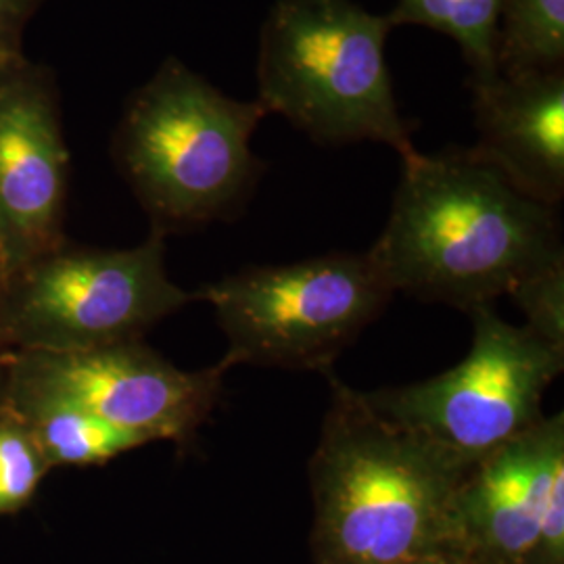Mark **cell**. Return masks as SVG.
Returning <instances> with one entry per match:
<instances>
[{"mask_svg": "<svg viewBox=\"0 0 564 564\" xmlns=\"http://www.w3.org/2000/svg\"><path fill=\"white\" fill-rule=\"evenodd\" d=\"M368 256L393 293L470 312L564 263L563 232L554 207L470 149L414 151Z\"/></svg>", "mask_w": 564, "mask_h": 564, "instance_id": "1", "label": "cell"}, {"mask_svg": "<svg viewBox=\"0 0 564 564\" xmlns=\"http://www.w3.org/2000/svg\"><path fill=\"white\" fill-rule=\"evenodd\" d=\"M330 403L307 464L316 564H398L454 547V502L475 463L381 416L328 372Z\"/></svg>", "mask_w": 564, "mask_h": 564, "instance_id": "2", "label": "cell"}, {"mask_svg": "<svg viewBox=\"0 0 564 564\" xmlns=\"http://www.w3.org/2000/svg\"><path fill=\"white\" fill-rule=\"evenodd\" d=\"M268 113L170 57L123 105L111 155L147 212L170 235L237 216L265 163L253 134Z\"/></svg>", "mask_w": 564, "mask_h": 564, "instance_id": "3", "label": "cell"}, {"mask_svg": "<svg viewBox=\"0 0 564 564\" xmlns=\"http://www.w3.org/2000/svg\"><path fill=\"white\" fill-rule=\"evenodd\" d=\"M393 23L354 0H276L258 48V99L323 147L416 151L384 57Z\"/></svg>", "mask_w": 564, "mask_h": 564, "instance_id": "4", "label": "cell"}, {"mask_svg": "<svg viewBox=\"0 0 564 564\" xmlns=\"http://www.w3.org/2000/svg\"><path fill=\"white\" fill-rule=\"evenodd\" d=\"M228 339L226 360L328 375L395 295L366 253L251 265L195 291Z\"/></svg>", "mask_w": 564, "mask_h": 564, "instance_id": "5", "label": "cell"}, {"mask_svg": "<svg viewBox=\"0 0 564 564\" xmlns=\"http://www.w3.org/2000/svg\"><path fill=\"white\" fill-rule=\"evenodd\" d=\"M163 235L132 249L67 241L0 284V337L13 351H84L142 335L197 302L167 279Z\"/></svg>", "mask_w": 564, "mask_h": 564, "instance_id": "6", "label": "cell"}, {"mask_svg": "<svg viewBox=\"0 0 564 564\" xmlns=\"http://www.w3.org/2000/svg\"><path fill=\"white\" fill-rule=\"evenodd\" d=\"M466 314L473 341L463 362L426 381L362 393L384 419L477 463L544 419L564 349L524 324L506 323L494 303Z\"/></svg>", "mask_w": 564, "mask_h": 564, "instance_id": "7", "label": "cell"}, {"mask_svg": "<svg viewBox=\"0 0 564 564\" xmlns=\"http://www.w3.org/2000/svg\"><path fill=\"white\" fill-rule=\"evenodd\" d=\"M226 358L182 370L139 341L84 351H13L11 381L76 403L144 444H191L220 402Z\"/></svg>", "mask_w": 564, "mask_h": 564, "instance_id": "8", "label": "cell"}, {"mask_svg": "<svg viewBox=\"0 0 564 564\" xmlns=\"http://www.w3.org/2000/svg\"><path fill=\"white\" fill-rule=\"evenodd\" d=\"M452 545L475 564H564V414L470 466Z\"/></svg>", "mask_w": 564, "mask_h": 564, "instance_id": "9", "label": "cell"}, {"mask_svg": "<svg viewBox=\"0 0 564 564\" xmlns=\"http://www.w3.org/2000/svg\"><path fill=\"white\" fill-rule=\"evenodd\" d=\"M67 191L55 74L11 61L0 67V284L67 242Z\"/></svg>", "mask_w": 564, "mask_h": 564, "instance_id": "10", "label": "cell"}, {"mask_svg": "<svg viewBox=\"0 0 564 564\" xmlns=\"http://www.w3.org/2000/svg\"><path fill=\"white\" fill-rule=\"evenodd\" d=\"M479 134L470 151L529 199H564V69L468 82Z\"/></svg>", "mask_w": 564, "mask_h": 564, "instance_id": "11", "label": "cell"}, {"mask_svg": "<svg viewBox=\"0 0 564 564\" xmlns=\"http://www.w3.org/2000/svg\"><path fill=\"white\" fill-rule=\"evenodd\" d=\"M7 408L28 429L51 468L105 464L147 445L141 437L105 423L76 403L13 383L11 377Z\"/></svg>", "mask_w": 564, "mask_h": 564, "instance_id": "12", "label": "cell"}, {"mask_svg": "<svg viewBox=\"0 0 564 564\" xmlns=\"http://www.w3.org/2000/svg\"><path fill=\"white\" fill-rule=\"evenodd\" d=\"M505 0H395L393 28L423 25L449 36L463 51L468 82L498 76L496 42Z\"/></svg>", "mask_w": 564, "mask_h": 564, "instance_id": "13", "label": "cell"}, {"mask_svg": "<svg viewBox=\"0 0 564 564\" xmlns=\"http://www.w3.org/2000/svg\"><path fill=\"white\" fill-rule=\"evenodd\" d=\"M496 67L505 78L564 69V0H505Z\"/></svg>", "mask_w": 564, "mask_h": 564, "instance_id": "14", "label": "cell"}, {"mask_svg": "<svg viewBox=\"0 0 564 564\" xmlns=\"http://www.w3.org/2000/svg\"><path fill=\"white\" fill-rule=\"evenodd\" d=\"M48 470L51 466L28 429L4 405L0 414V514L30 505Z\"/></svg>", "mask_w": 564, "mask_h": 564, "instance_id": "15", "label": "cell"}, {"mask_svg": "<svg viewBox=\"0 0 564 564\" xmlns=\"http://www.w3.org/2000/svg\"><path fill=\"white\" fill-rule=\"evenodd\" d=\"M508 297L523 312L527 328L564 349V263L531 276Z\"/></svg>", "mask_w": 564, "mask_h": 564, "instance_id": "16", "label": "cell"}, {"mask_svg": "<svg viewBox=\"0 0 564 564\" xmlns=\"http://www.w3.org/2000/svg\"><path fill=\"white\" fill-rule=\"evenodd\" d=\"M42 0H0V67L25 57L21 51L28 21L39 11Z\"/></svg>", "mask_w": 564, "mask_h": 564, "instance_id": "17", "label": "cell"}, {"mask_svg": "<svg viewBox=\"0 0 564 564\" xmlns=\"http://www.w3.org/2000/svg\"><path fill=\"white\" fill-rule=\"evenodd\" d=\"M398 564H475L470 558H466L463 552H458L456 547H440L433 552H424L419 556H412L408 561Z\"/></svg>", "mask_w": 564, "mask_h": 564, "instance_id": "18", "label": "cell"}, {"mask_svg": "<svg viewBox=\"0 0 564 564\" xmlns=\"http://www.w3.org/2000/svg\"><path fill=\"white\" fill-rule=\"evenodd\" d=\"M11 356H13V349L0 337V414L7 405V391H9V377H11Z\"/></svg>", "mask_w": 564, "mask_h": 564, "instance_id": "19", "label": "cell"}]
</instances>
